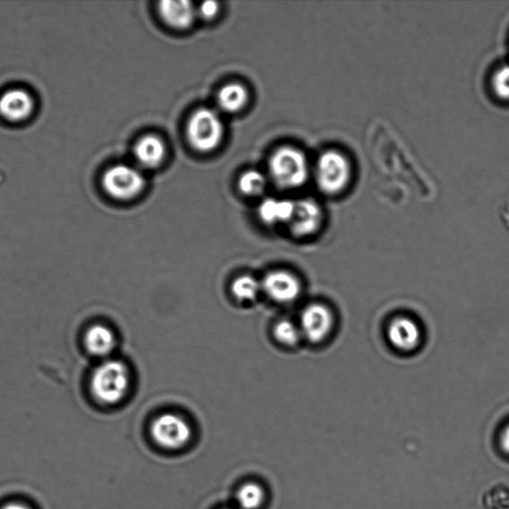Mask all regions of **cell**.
Returning <instances> with one entry per match:
<instances>
[{
    "instance_id": "7a4b0ae2",
    "label": "cell",
    "mask_w": 509,
    "mask_h": 509,
    "mask_svg": "<svg viewBox=\"0 0 509 509\" xmlns=\"http://www.w3.org/2000/svg\"><path fill=\"white\" fill-rule=\"evenodd\" d=\"M269 172L278 187L294 189L306 184L310 175V167L301 150L281 147L272 154Z\"/></svg>"
},
{
    "instance_id": "603a6c76",
    "label": "cell",
    "mask_w": 509,
    "mask_h": 509,
    "mask_svg": "<svg viewBox=\"0 0 509 509\" xmlns=\"http://www.w3.org/2000/svg\"><path fill=\"white\" fill-rule=\"evenodd\" d=\"M501 445L503 450L509 454V425L504 430L501 436Z\"/></svg>"
},
{
    "instance_id": "44dd1931",
    "label": "cell",
    "mask_w": 509,
    "mask_h": 509,
    "mask_svg": "<svg viewBox=\"0 0 509 509\" xmlns=\"http://www.w3.org/2000/svg\"><path fill=\"white\" fill-rule=\"evenodd\" d=\"M492 86L499 99L509 101V65H505L495 73Z\"/></svg>"
},
{
    "instance_id": "5b68a950",
    "label": "cell",
    "mask_w": 509,
    "mask_h": 509,
    "mask_svg": "<svg viewBox=\"0 0 509 509\" xmlns=\"http://www.w3.org/2000/svg\"><path fill=\"white\" fill-rule=\"evenodd\" d=\"M102 185L108 195L125 202L139 196L147 185V181L138 168L116 165L105 172Z\"/></svg>"
},
{
    "instance_id": "8fae6325",
    "label": "cell",
    "mask_w": 509,
    "mask_h": 509,
    "mask_svg": "<svg viewBox=\"0 0 509 509\" xmlns=\"http://www.w3.org/2000/svg\"><path fill=\"white\" fill-rule=\"evenodd\" d=\"M387 338L396 349L404 352L413 351L421 341L420 327L411 318L399 316L390 323Z\"/></svg>"
},
{
    "instance_id": "6da1fadb",
    "label": "cell",
    "mask_w": 509,
    "mask_h": 509,
    "mask_svg": "<svg viewBox=\"0 0 509 509\" xmlns=\"http://www.w3.org/2000/svg\"><path fill=\"white\" fill-rule=\"evenodd\" d=\"M131 375L124 362L108 358L95 367L90 375L91 395L99 403L112 406L120 403L129 393Z\"/></svg>"
},
{
    "instance_id": "cb8c5ba5",
    "label": "cell",
    "mask_w": 509,
    "mask_h": 509,
    "mask_svg": "<svg viewBox=\"0 0 509 509\" xmlns=\"http://www.w3.org/2000/svg\"><path fill=\"white\" fill-rule=\"evenodd\" d=\"M2 509H30L22 504H9L4 505Z\"/></svg>"
},
{
    "instance_id": "9a60e30c",
    "label": "cell",
    "mask_w": 509,
    "mask_h": 509,
    "mask_svg": "<svg viewBox=\"0 0 509 509\" xmlns=\"http://www.w3.org/2000/svg\"><path fill=\"white\" fill-rule=\"evenodd\" d=\"M295 206L293 200L267 198L259 206V216L268 225L289 224L292 220Z\"/></svg>"
},
{
    "instance_id": "3957f363",
    "label": "cell",
    "mask_w": 509,
    "mask_h": 509,
    "mask_svg": "<svg viewBox=\"0 0 509 509\" xmlns=\"http://www.w3.org/2000/svg\"><path fill=\"white\" fill-rule=\"evenodd\" d=\"M352 166L349 159L340 151L330 150L317 159L315 179L318 188L327 195L343 193L350 184Z\"/></svg>"
},
{
    "instance_id": "2e32d148",
    "label": "cell",
    "mask_w": 509,
    "mask_h": 509,
    "mask_svg": "<svg viewBox=\"0 0 509 509\" xmlns=\"http://www.w3.org/2000/svg\"><path fill=\"white\" fill-rule=\"evenodd\" d=\"M249 94L239 83L227 84L218 92L217 104L225 113H238L247 105Z\"/></svg>"
},
{
    "instance_id": "d6986e66",
    "label": "cell",
    "mask_w": 509,
    "mask_h": 509,
    "mask_svg": "<svg viewBox=\"0 0 509 509\" xmlns=\"http://www.w3.org/2000/svg\"><path fill=\"white\" fill-rule=\"evenodd\" d=\"M275 339L287 347H294L302 338L301 329L289 320L280 321L274 327Z\"/></svg>"
},
{
    "instance_id": "ac0fdd59",
    "label": "cell",
    "mask_w": 509,
    "mask_h": 509,
    "mask_svg": "<svg viewBox=\"0 0 509 509\" xmlns=\"http://www.w3.org/2000/svg\"><path fill=\"white\" fill-rule=\"evenodd\" d=\"M239 189L241 193L248 196H257L263 193L267 186L265 176L258 170H248L244 172L239 179Z\"/></svg>"
},
{
    "instance_id": "8992f818",
    "label": "cell",
    "mask_w": 509,
    "mask_h": 509,
    "mask_svg": "<svg viewBox=\"0 0 509 509\" xmlns=\"http://www.w3.org/2000/svg\"><path fill=\"white\" fill-rule=\"evenodd\" d=\"M151 434L154 441L163 448L179 449L191 438L188 423L178 415L167 413L160 415L152 423Z\"/></svg>"
},
{
    "instance_id": "4fadbf2b",
    "label": "cell",
    "mask_w": 509,
    "mask_h": 509,
    "mask_svg": "<svg viewBox=\"0 0 509 509\" xmlns=\"http://www.w3.org/2000/svg\"><path fill=\"white\" fill-rule=\"evenodd\" d=\"M159 13L163 22L177 30H188L197 16V9L186 0H163L159 4Z\"/></svg>"
},
{
    "instance_id": "7402d4cb",
    "label": "cell",
    "mask_w": 509,
    "mask_h": 509,
    "mask_svg": "<svg viewBox=\"0 0 509 509\" xmlns=\"http://www.w3.org/2000/svg\"><path fill=\"white\" fill-rule=\"evenodd\" d=\"M218 13H220V4L215 2H206L197 9V14L206 21H211Z\"/></svg>"
},
{
    "instance_id": "277c9868",
    "label": "cell",
    "mask_w": 509,
    "mask_h": 509,
    "mask_svg": "<svg viewBox=\"0 0 509 509\" xmlns=\"http://www.w3.org/2000/svg\"><path fill=\"white\" fill-rule=\"evenodd\" d=\"M186 134L191 147L200 152H211L223 140L224 125L212 108H200L189 117Z\"/></svg>"
},
{
    "instance_id": "52a82bcc",
    "label": "cell",
    "mask_w": 509,
    "mask_h": 509,
    "mask_svg": "<svg viewBox=\"0 0 509 509\" xmlns=\"http://www.w3.org/2000/svg\"><path fill=\"white\" fill-rule=\"evenodd\" d=\"M262 290L272 301L290 304L301 296V281L292 272L284 270L272 271L261 281Z\"/></svg>"
},
{
    "instance_id": "e0dca14e",
    "label": "cell",
    "mask_w": 509,
    "mask_h": 509,
    "mask_svg": "<svg viewBox=\"0 0 509 509\" xmlns=\"http://www.w3.org/2000/svg\"><path fill=\"white\" fill-rule=\"evenodd\" d=\"M232 294L240 302H252L262 290V285L254 277L245 275L236 279L232 284Z\"/></svg>"
},
{
    "instance_id": "ffe728a7",
    "label": "cell",
    "mask_w": 509,
    "mask_h": 509,
    "mask_svg": "<svg viewBox=\"0 0 509 509\" xmlns=\"http://www.w3.org/2000/svg\"><path fill=\"white\" fill-rule=\"evenodd\" d=\"M262 487L256 484L245 485L237 495L238 503L243 509H257L263 501Z\"/></svg>"
},
{
    "instance_id": "7c38bea8",
    "label": "cell",
    "mask_w": 509,
    "mask_h": 509,
    "mask_svg": "<svg viewBox=\"0 0 509 509\" xmlns=\"http://www.w3.org/2000/svg\"><path fill=\"white\" fill-rule=\"evenodd\" d=\"M84 348L91 357L108 359L116 347L114 331L103 324L90 325L83 336Z\"/></svg>"
},
{
    "instance_id": "5bb4252c",
    "label": "cell",
    "mask_w": 509,
    "mask_h": 509,
    "mask_svg": "<svg viewBox=\"0 0 509 509\" xmlns=\"http://www.w3.org/2000/svg\"><path fill=\"white\" fill-rule=\"evenodd\" d=\"M136 161L144 168H157L167 156V147L160 136L148 134L142 136L134 145Z\"/></svg>"
},
{
    "instance_id": "ba28073f",
    "label": "cell",
    "mask_w": 509,
    "mask_h": 509,
    "mask_svg": "<svg viewBox=\"0 0 509 509\" xmlns=\"http://www.w3.org/2000/svg\"><path fill=\"white\" fill-rule=\"evenodd\" d=\"M333 324V315L329 307L322 304H312L304 308L299 329L308 341L320 343L331 334Z\"/></svg>"
},
{
    "instance_id": "30bf717a",
    "label": "cell",
    "mask_w": 509,
    "mask_h": 509,
    "mask_svg": "<svg viewBox=\"0 0 509 509\" xmlns=\"http://www.w3.org/2000/svg\"><path fill=\"white\" fill-rule=\"evenodd\" d=\"M32 96L23 89L6 91L0 97V116L11 123H22L30 119L34 112Z\"/></svg>"
},
{
    "instance_id": "9c48e42d",
    "label": "cell",
    "mask_w": 509,
    "mask_h": 509,
    "mask_svg": "<svg viewBox=\"0 0 509 509\" xmlns=\"http://www.w3.org/2000/svg\"><path fill=\"white\" fill-rule=\"evenodd\" d=\"M323 222V208L315 200L312 198L297 200L292 220L289 223L290 232L296 237H310L321 229Z\"/></svg>"
}]
</instances>
